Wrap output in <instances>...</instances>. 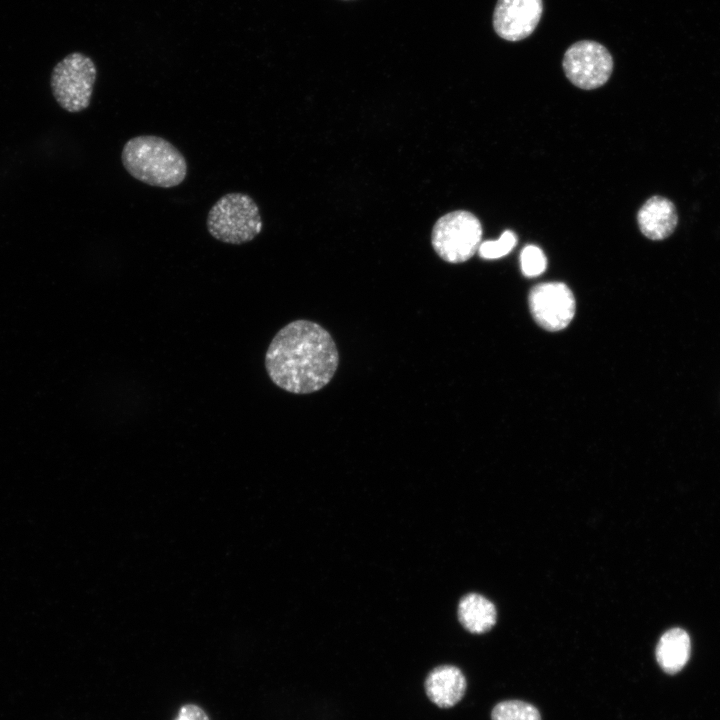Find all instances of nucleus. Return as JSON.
I'll list each match as a JSON object with an SVG mask.
<instances>
[{"label": "nucleus", "mask_w": 720, "mask_h": 720, "mask_svg": "<svg viewBox=\"0 0 720 720\" xmlns=\"http://www.w3.org/2000/svg\"><path fill=\"white\" fill-rule=\"evenodd\" d=\"M339 354L330 333L309 320H295L281 328L265 355L271 381L294 394L316 392L333 378Z\"/></svg>", "instance_id": "1"}, {"label": "nucleus", "mask_w": 720, "mask_h": 720, "mask_svg": "<svg viewBox=\"0 0 720 720\" xmlns=\"http://www.w3.org/2000/svg\"><path fill=\"white\" fill-rule=\"evenodd\" d=\"M121 161L125 170L144 184L172 188L186 178L184 155L168 140L156 135H139L123 146Z\"/></svg>", "instance_id": "2"}, {"label": "nucleus", "mask_w": 720, "mask_h": 720, "mask_svg": "<svg viewBox=\"0 0 720 720\" xmlns=\"http://www.w3.org/2000/svg\"><path fill=\"white\" fill-rule=\"evenodd\" d=\"M206 225L214 239L241 245L261 232L262 219L253 198L245 193L231 192L219 198L210 208Z\"/></svg>", "instance_id": "3"}, {"label": "nucleus", "mask_w": 720, "mask_h": 720, "mask_svg": "<svg viewBox=\"0 0 720 720\" xmlns=\"http://www.w3.org/2000/svg\"><path fill=\"white\" fill-rule=\"evenodd\" d=\"M97 69L93 60L80 52L65 56L53 68L51 90L59 106L78 113L90 105Z\"/></svg>", "instance_id": "4"}, {"label": "nucleus", "mask_w": 720, "mask_h": 720, "mask_svg": "<svg viewBox=\"0 0 720 720\" xmlns=\"http://www.w3.org/2000/svg\"><path fill=\"white\" fill-rule=\"evenodd\" d=\"M482 226L471 212L457 210L440 217L432 229L431 244L437 255L449 263L469 260L479 249Z\"/></svg>", "instance_id": "5"}, {"label": "nucleus", "mask_w": 720, "mask_h": 720, "mask_svg": "<svg viewBox=\"0 0 720 720\" xmlns=\"http://www.w3.org/2000/svg\"><path fill=\"white\" fill-rule=\"evenodd\" d=\"M562 66L572 84L591 90L608 81L613 71V58L602 44L581 40L568 47Z\"/></svg>", "instance_id": "6"}, {"label": "nucleus", "mask_w": 720, "mask_h": 720, "mask_svg": "<svg viewBox=\"0 0 720 720\" xmlns=\"http://www.w3.org/2000/svg\"><path fill=\"white\" fill-rule=\"evenodd\" d=\"M529 307L538 325L549 331H559L572 321L575 299L564 283H541L530 291Z\"/></svg>", "instance_id": "7"}, {"label": "nucleus", "mask_w": 720, "mask_h": 720, "mask_svg": "<svg viewBox=\"0 0 720 720\" xmlns=\"http://www.w3.org/2000/svg\"><path fill=\"white\" fill-rule=\"evenodd\" d=\"M542 13V0H498L493 13V27L504 40H523L536 29Z\"/></svg>", "instance_id": "8"}, {"label": "nucleus", "mask_w": 720, "mask_h": 720, "mask_svg": "<svg viewBox=\"0 0 720 720\" xmlns=\"http://www.w3.org/2000/svg\"><path fill=\"white\" fill-rule=\"evenodd\" d=\"M678 222L679 215L674 202L660 195L648 198L637 213L640 232L653 241L670 237L677 228Z\"/></svg>", "instance_id": "9"}, {"label": "nucleus", "mask_w": 720, "mask_h": 720, "mask_svg": "<svg viewBox=\"0 0 720 720\" xmlns=\"http://www.w3.org/2000/svg\"><path fill=\"white\" fill-rule=\"evenodd\" d=\"M424 687L431 702L440 708H450L463 698L466 679L458 667L440 665L429 672Z\"/></svg>", "instance_id": "10"}, {"label": "nucleus", "mask_w": 720, "mask_h": 720, "mask_svg": "<svg viewBox=\"0 0 720 720\" xmlns=\"http://www.w3.org/2000/svg\"><path fill=\"white\" fill-rule=\"evenodd\" d=\"M690 653V636L679 627L664 632L659 638L655 650L658 665L669 675L677 674L685 667Z\"/></svg>", "instance_id": "11"}, {"label": "nucleus", "mask_w": 720, "mask_h": 720, "mask_svg": "<svg viewBox=\"0 0 720 720\" xmlns=\"http://www.w3.org/2000/svg\"><path fill=\"white\" fill-rule=\"evenodd\" d=\"M458 619L462 626L472 633H484L496 622V608L486 597L470 593L458 604Z\"/></svg>", "instance_id": "12"}, {"label": "nucleus", "mask_w": 720, "mask_h": 720, "mask_svg": "<svg viewBox=\"0 0 720 720\" xmlns=\"http://www.w3.org/2000/svg\"><path fill=\"white\" fill-rule=\"evenodd\" d=\"M491 718L492 720H541L536 707L519 700L502 701L496 704Z\"/></svg>", "instance_id": "13"}, {"label": "nucleus", "mask_w": 720, "mask_h": 720, "mask_svg": "<svg viewBox=\"0 0 720 720\" xmlns=\"http://www.w3.org/2000/svg\"><path fill=\"white\" fill-rule=\"evenodd\" d=\"M517 238L512 231H504L499 239L484 241L480 244L478 253L484 259H497L507 255L516 245Z\"/></svg>", "instance_id": "14"}, {"label": "nucleus", "mask_w": 720, "mask_h": 720, "mask_svg": "<svg viewBox=\"0 0 720 720\" xmlns=\"http://www.w3.org/2000/svg\"><path fill=\"white\" fill-rule=\"evenodd\" d=\"M520 264L522 273L526 277H536L545 271L547 260L539 247L528 245L520 254Z\"/></svg>", "instance_id": "15"}, {"label": "nucleus", "mask_w": 720, "mask_h": 720, "mask_svg": "<svg viewBox=\"0 0 720 720\" xmlns=\"http://www.w3.org/2000/svg\"><path fill=\"white\" fill-rule=\"evenodd\" d=\"M174 720H209L206 712L195 704L183 705Z\"/></svg>", "instance_id": "16"}]
</instances>
